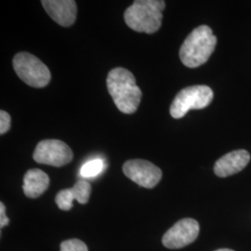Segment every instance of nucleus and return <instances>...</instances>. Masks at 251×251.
Segmentation results:
<instances>
[{
  "mask_svg": "<svg viewBox=\"0 0 251 251\" xmlns=\"http://www.w3.org/2000/svg\"><path fill=\"white\" fill-rule=\"evenodd\" d=\"M216 251H233L232 250H228V249H222V250H218Z\"/></svg>",
  "mask_w": 251,
  "mask_h": 251,
  "instance_id": "17",
  "label": "nucleus"
},
{
  "mask_svg": "<svg viewBox=\"0 0 251 251\" xmlns=\"http://www.w3.org/2000/svg\"><path fill=\"white\" fill-rule=\"evenodd\" d=\"M13 68L19 78L33 88H44L51 78L45 63L28 52H20L14 56Z\"/></svg>",
  "mask_w": 251,
  "mask_h": 251,
  "instance_id": "4",
  "label": "nucleus"
},
{
  "mask_svg": "<svg viewBox=\"0 0 251 251\" xmlns=\"http://www.w3.org/2000/svg\"><path fill=\"white\" fill-rule=\"evenodd\" d=\"M217 44V37L207 25L194 29L184 40L179 50L181 63L189 68H197L207 62L213 53Z\"/></svg>",
  "mask_w": 251,
  "mask_h": 251,
  "instance_id": "2",
  "label": "nucleus"
},
{
  "mask_svg": "<svg viewBox=\"0 0 251 251\" xmlns=\"http://www.w3.org/2000/svg\"><path fill=\"white\" fill-rule=\"evenodd\" d=\"M251 160V154L246 150L228 152L216 162L214 172L218 177L225 178L243 171Z\"/></svg>",
  "mask_w": 251,
  "mask_h": 251,
  "instance_id": "10",
  "label": "nucleus"
},
{
  "mask_svg": "<svg viewBox=\"0 0 251 251\" xmlns=\"http://www.w3.org/2000/svg\"><path fill=\"white\" fill-rule=\"evenodd\" d=\"M43 8L49 16L61 26L68 27L74 25L77 8L74 0H43Z\"/></svg>",
  "mask_w": 251,
  "mask_h": 251,
  "instance_id": "9",
  "label": "nucleus"
},
{
  "mask_svg": "<svg viewBox=\"0 0 251 251\" xmlns=\"http://www.w3.org/2000/svg\"><path fill=\"white\" fill-rule=\"evenodd\" d=\"M74 154L71 148L60 140H44L36 145L33 158L36 163L63 167L72 161Z\"/></svg>",
  "mask_w": 251,
  "mask_h": 251,
  "instance_id": "6",
  "label": "nucleus"
},
{
  "mask_svg": "<svg viewBox=\"0 0 251 251\" xmlns=\"http://www.w3.org/2000/svg\"><path fill=\"white\" fill-rule=\"evenodd\" d=\"M213 96V91L207 86L187 87L180 90L172 101L170 109L171 117L179 119L190 110L206 108L212 101Z\"/></svg>",
  "mask_w": 251,
  "mask_h": 251,
  "instance_id": "5",
  "label": "nucleus"
},
{
  "mask_svg": "<svg viewBox=\"0 0 251 251\" xmlns=\"http://www.w3.org/2000/svg\"><path fill=\"white\" fill-rule=\"evenodd\" d=\"M9 218L6 216L5 205L1 202L0 203V226H1V228L7 226V225H9Z\"/></svg>",
  "mask_w": 251,
  "mask_h": 251,
  "instance_id": "16",
  "label": "nucleus"
},
{
  "mask_svg": "<svg viewBox=\"0 0 251 251\" xmlns=\"http://www.w3.org/2000/svg\"><path fill=\"white\" fill-rule=\"evenodd\" d=\"M10 122L11 120L9 114L6 111L1 110L0 111V133L1 135L5 134L10 128V124H11Z\"/></svg>",
  "mask_w": 251,
  "mask_h": 251,
  "instance_id": "15",
  "label": "nucleus"
},
{
  "mask_svg": "<svg viewBox=\"0 0 251 251\" xmlns=\"http://www.w3.org/2000/svg\"><path fill=\"white\" fill-rule=\"evenodd\" d=\"M104 168H105V164L102 159H100V158L92 159L85 163L82 166L79 174L83 178L96 177L102 172Z\"/></svg>",
  "mask_w": 251,
  "mask_h": 251,
  "instance_id": "13",
  "label": "nucleus"
},
{
  "mask_svg": "<svg viewBox=\"0 0 251 251\" xmlns=\"http://www.w3.org/2000/svg\"><path fill=\"white\" fill-rule=\"evenodd\" d=\"M163 0H136L124 13L126 25L139 33L153 34L161 27Z\"/></svg>",
  "mask_w": 251,
  "mask_h": 251,
  "instance_id": "3",
  "label": "nucleus"
},
{
  "mask_svg": "<svg viewBox=\"0 0 251 251\" xmlns=\"http://www.w3.org/2000/svg\"><path fill=\"white\" fill-rule=\"evenodd\" d=\"M50 185V178L45 172L38 169L27 171L24 178V193L29 198L40 197Z\"/></svg>",
  "mask_w": 251,
  "mask_h": 251,
  "instance_id": "11",
  "label": "nucleus"
},
{
  "mask_svg": "<svg viewBox=\"0 0 251 251\" xmlns=\"http://www.w3.org/2000/svg\"><path fill=\"white\" fill-rule=\"evenodd\" d=\"M61 251H89L86 244L79 239H69L61 244Z\"/></svg>",
  "mask_w": 251,
  "mask_h": 251,
  "instance_id": "14",
  "label": "nucleus"
},
{
  "mask_svg": "<svg viewBox=\"0 0 251 251\" xmlns=\"http://www.w3.org/2000/svg\"><path fill=\"white\" fill-rule=\"evenodd\" d=\"M199 225L194 219H183L173 225L164 234L162 238L163 245L171 250L184 248L198 238Z\"/></svg>",
  "mask_w": 251,
  "mask_h": 251,
  "instance_id": "8",
  "label": "nucleus"
},
{
  "mask_svg": "<svg viewBox=\"0 0 251 251\" xmlns=\"http://www.w3.org/2000/svg\"><path fill=\"white\" fill-rule=\"evenodd\" d=\"M107 90L119 111L131 115L137 111L142 100V90L137 86L133 74L122 67L108 74Z\"/></svg>",
  "mask_w": 251,
  "mask_h": 251,
  "instance_id": "1",
  "label": "nucleus"
},
{
  "mask_svg": "<svg viewBox=\"0 0 251 251\" xmlns=\"http://www.w3.org/2000/svg\"><path fill=\"white\" fill-rule=\"evenodd\" d=\"M123 172L128 179L144 188H153L162 178V171L158 167L143 159L126 162L123 166Z\"/></svg>",
  "mask_w": 251,
  "mask_h": 251,
  "instance_id": "7",
  "label": "nucleus"
},
{
  "mask_svg": "<svg viewBox=\"0 0 251 251\" xmlns=\"http://www.w3.org/2000/svg\"><path fill=\"white\" fill-rule=\"evenodd\" d=\"M70 196L74 200L80 204H87L90 199L91 186L86 180H78L72 188L69 189Z\"/></svg>",
  "mask_w": 251,
  "mask_h": 251,
  "instance_id": "12",
  "label": "nucleus"
}]
</instances>
